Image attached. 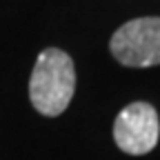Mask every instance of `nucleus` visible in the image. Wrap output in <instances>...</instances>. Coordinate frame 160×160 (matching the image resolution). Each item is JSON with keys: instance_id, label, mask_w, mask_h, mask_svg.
<instances>
[{"instance_id": "1", "label": "nucleus", "mask_w": 160, "mask_h": 160, "mask_svg": "<svg viewBox=\"0 0 160 160\" xmlns=\"http://www.w3.org/2000/svg\"><path fill=\"white\" fill-rule=\"evenodd\" d=\"M73 91L76 69L69 53L56 47L40 51L29 80V98L36 111L42 116H60L69 107Z\"/></svg>"}, {"instance_id": "2", "label": "nucleus", "mask_w": 160, "mask_h": 160, "mask_svg": "<svg viewBox=\"0 0 160 160\" xmlns=\"http://www.w3.org/2000/svg\"><path fill=\"white\" fill-rule=\"evenodd\" d=\"M109 49L125 67H156L160 65V18H136L120 27Z\"/></svg>"}, {"instance_id": "3", "label": "nucleus", "mask_w": 160, "mask_h": 160, "mask_svg": "<svg viewBox=\"0 0 160 160\" xmlns=\"http://www.w3.org/2000/svg\"><path fill=\"white\" fill-rule=\"evenodd\" d=\"M160 138V120L149 102H131L116 116L113 140L129 156L149 153Z\"/></svg>"}]
</instances>
